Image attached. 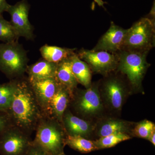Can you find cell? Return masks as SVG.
Wrapping results in <instances>:
<instances>
[{
  "mask_svg": "<svg viewBox=\"0 0 155 155\" xmlns=\"http://www.w3.org/2000/svg\"><path fill=\"white\" fill-rule=\"evenodd\" d=\"M11 124L31 136L44 116L28 78L17 79V85L7 113Z\"/></svg>",
  "mask_w": 155,
  "mask_h": 155,
  "instance_id": "1",
  "label": "cell"
},
{
  "mask_svg": "<svg viewBox=\"0 0 155 155\" xmlns=\"http://www.w3.org/2000/svg\"><path fill=\"white\" fill-rule=\"evenodd\" d=\"M32 140L51 155L63 152L67 134L63 125L55 119L44 116L36 127Z\"/></svg>",
  "mask_w": 155,
  "mask_h": 155,
  "instance_id": "2",
  "label": "cell"
},
{
  "mask_svg": "<svg viewBox=\"0 0 155 155\" xmlns=\"http://www.w3.org/2000/svg\"><path fill=\"white\" fill-rule=\"evenodd\" d=\"M28 61L27 52L18 41L0 44V71L10 80L24 77Z\"/></svg>",
  "mask_w": 155,
  "mask_h": 155,
  "instance_id": "3",
  "label": "cell"
},
{
  "mask_svg": "<svg viewBox=\"0 0 155 155\" xmlns=\"http://www.w3.org/2000/svg\"><path fill=\"white\" fill-rule=\"evenodd\" d=\"M147 52L122 50L116 53L118 57L117 70L127 78L129 85L139 89L147 70L150 66L147 60Z\"/></svg>",
  "mask_w": 155,
  "mask_h": 155,
  "instance_id": "4",
  "label": "cell"
},
{
  "mask_svg": "<svg viewBox=\"0 0 155 155\" xmlns=\"http://www.w3.org/2000/svg\"><path fill=\"white\" fill-rule=\"evenodd\" d=\"M75 113L83 118H92L102 114L104 103L101 97L99 84H91L86 89L74 91L69 105Z\"/></svg>",
  "mask_w": 155,
  "mask_h": 155,
  "instance_id": "5",
  "label": "cell"
},
{
  "mask_svg": "<svg viewBox=\"0 0 155 155\" xmlns=\"http://www.w3.org/2000/svg\"><path fill=\"white\" fill-rule=\"evenodd\" d=\"M155 23L143 17L128 28L122 50L147 52L155 46Z\"/></svg>",
  "mask_w": 155,
  "mask_h": 155,
  "instance_id": "6",
  "label": "cell"
},
{
  "mask_svg": "<svg viewBox=\"0 0 155 155\" xmlns=\"http://www.w3.org/2000/svg\"><path fill=\"white\" fill-rule=\"evenodd\" d=\"M101 97L106 105L115 111L121 110L128 93L126 83L119 75L112 73L99 83Z\"/></svg>",
  "mask_w": 155,
  "mask_h": 155,
  "instance_id": "7",
  "label": "cell"
},
{
  "mask_svg": "<svg viewBox=\"0 0 155 155\" xmlns=\"http://www.w3.org/2000/svg\"><path fill=\"white\" fill-rule=\"evenodd\" d=\"M32 141L30 135L10 125L0 133V155H26Z\"/></svg>",
  "mask_w": 155,
  "mask_h": 155,
  "instance_id": "8",
  "label": "cell"
},
{
  "mask_svg": "<svg viewBox=\"0 0 155 155\" xmlns=\"http://www.w3.org/2000/svg\"><path fill=\"white\" fill-rule=\"evenodd\" d=\"M76 53L81 60L86 63L91 70L95 73L106 76L117 69L118 57L116 54L83 48Z\"/></svg>",
  "mask_w": 155,
  "mask_h": 155,
  "instance_id": "9",
  "label": "cell"
},
{
  "mask_svg": "<svg viewBox=\"0 0 155 155\" xmlns=\"http://www.w3.org/2000/svg\"><path fill=\"white\" fill-rule=\"evenodd\" d=\"M30 6L26 0H22L14 5H9L6 12L11 16V22L17 37L32 40L34 27L28 19Z\"/></svg>",
  "mask_w": 155,
  "mask_h": 155,
  "instance_id": "10",
  "label": "cell"
},
{
  "mask_svg": "<svg viewBox=\"0 0 155 155\" xmlns=\"http://www.w3.org/2000/svg\"><path fill=\"white\" fill-rule=\"evenodd\" d=\"M128 29H124L111 22L110 26L92 50L105 51L113 54L122 50Z\"/></svg>",
  "mask_w": 155,
  "mask_h": 155,
  "instance_id": "11",
  "label": "cell"
},
{
  "mask_svg": "<svg viewBox=\"0 0 155 155\" xmlns=\"http://www.w3.org/2000/svg\"><path fill=\"white\" fill-rule=\"evenodd\" d=\"M27 78L39 104L45 114L48 104L58 90L60 84L55 78L41 79Z\"/></svg>",
  "mask_w": 155,
  "mask_h": 155,
  "instance_id": "12",
  "label": "cell"
},
{
  "mask_svg": "<svg viewBox=\"0 0 155 155\" xmlns=\"http://www.w3.org/2000/svg\"><path fill=\"white\" fill-rule=\"evenodd\" d=\"M72 96L67 89L60 84L48 104L45 116L55 119L62 124L63 115L69 105Z\"/></svg>",
  "mask_w": 155,
  "mask_h": 155,
  "instance_id": "13",
  "label": "cell"
},
{
  "mask_svg": "<svg viewBox=\"0 0 155 155\" xmlns=\"http://www.w3.org/2000/svg\"><path fill=\"white\" fill-rule=\"evenodd\" d=\"M62 124L67 135L86 137L91 134L93 127L88 121L74 115L67 108L62 118Z\"/></svg>",
  "mask_w": 155,
  "mask_h": 155,
  "instance_id": "14",
  "label": "cell"
},
{
  "mask_svg": "<svg viewBox=\"0 0 155 155\" xmlns=\"http://www.w3.org/2000/svg\"><path fill=\"white\" fill-rule=\"evenodd\" d=\"M131 125L130 122L121 119L107 118L98 122L96 131L100 137L115 133L127 134L131 129Z\"/></svg>",
  "mask_w": 155,
  "mask_h": 155,
  "instance_id": "15",
  "label": "cell"
},
{
  "mask_svg": "<svg viewBox=\"0 0 155 155\" xmlns=\"http://www.w3.org/2000/svg\"><path fill=\"white\" fill-rule=\"evenodd\" d=\"M70 58L58 64L55 78L73 95L78 82L72 71Z\"/></svg>",
  "mask_w": 155,
  "mask_h": 155,
  "instance_id": "16",
  "label": "cell"
},
{
  "mask_svg": "<svg viewBox=\"0 0 155 155\" xmlns=\"http://www.w3.org/2000/svg\"><path fill=\"white\" fill-rule=\"evenodd\" d=\"M58 64L51 63L42 59L27 67L26 73L29 78H55Z\"/></svg>",
  "mask_w": 155,
  "mask_h": 155,
  "instance_id": "17",
  "label": "cell"
},
{
  "mask_svg": "<svg viewBox=\"0 0 155 155\" xmlns=\"http://www.w3.org/2000/svg\"><path fill=\"white\" fill-rule=\"evenodd\" d=\"M71 68L78 83L88 88L91 84V71L88 65L81 60L75 52L70 58Z\"/></svg>",
  "mask_w": 155,
  "mask_h": 155,
  "instance_id": "18",
  "label": "cell"
},
{
  "mask_svg": "<svg viewBox=\"0 0 155 155\" xmlns=\"http://www.w3.org/2000/svg\"><path fill=\"white\" fill-rule=\"evenodd\" d=\"M76 48H68L45 45L41 47L39 51L43 59L58 64L70 58L76 52Z\"/></svg>",
  "mask_w": 155,
  "mask_h": 155,
  "instance_id": "19",
  "label": "cell"
},
{
  "mask_svg": "<svg viewBox=\"0 0 155 155\" xmlns=\"http://www.w3.org/2000/svg\"><path fill=\"white\" fill-rule=\"evenodd\" d=\"M17 79L0 84V112L7 114L13 100Z\"/></svg>",
  "mask_w": 155,
  "mask_h": 155,
  "instance_id": "20",
  "label": "cell"
},
{
  "mask_svg": "<svg viewBox=\"0 0 155 155\" xmlns=\"http://www.w3.org/2000/svg\"><path fill=\"white\" fill-rule=\"evenodd\" d=\"M65 143L72 149L82 153H87L97 149L94 142L82 137L67 135Z\"/></svg>",
  "mask_w": 155,
  "mask_h": 155,
  "instance_id": "21",
  "label": "cell"
},
{
  "mask_svg": "<svg viewBox=\"0 0 155 155\" xmlns=\"http://www.w3.org/2000/svg\"><path fill=\"white\" fill-rule=\"evenodd\" d=\"M130 138V136L127 134L118 133L100 137L99 139L94 142L97 149H101L112 147L118 143Z\"/></svg>",
  "mask_w": 155,
  "mask_h": 155,
  "instance_id": "22",
  "label": "cell"
},
{
  "mask_svg": "<svg viewBox=\"0 0 155 155\" xmlns=\"http://www.w3.org/2000/svg\"><path fill=\"white\" fill-rule=\"evenodd\" d=\"M18 38L10 21L0 16V40L8 43L17 41Z\"/></svg>",
  "mask_w": 155,
  "mask_h": 155,
  "instance_id": "23",
  "label": "cell"
},
{
  "mask_svg": "<svg viewBox=\"0 0 155 155\" xmlns=\"http://www.w3.org/2000/svg\"><path fill=\"white\" fill-rule=\"evenodd\" d=\"M155 129V124L153 122L145 120L136 125L134 134L139 137L147 140Z\"/></svg>",
  "mask_w": 155,
  "mask_h": 155,
  "instance_id": "24",
  "label": "cell"
},
{
  "mask_svg": "<svg viewBox=\"0 0 155 155\" xmlns=\"http://www.w3.org/2000/svg\"><path fill=\"white\" fill-rule=\"evenodd\" d=\"M26 155H51L32 141V143Z\"/></svg>",
  "mask_w": 155,
  "mask_h": 155,
  "instance_id": "25",
  "label": "cell"
},
{
  "mask_svg": "<svg viewBox=\"0 0 155 155\" xmlns=\"http://www.w3.org/2000/svg\"><path fill=\"white\" fill-rule=\"evenodd\" d=\"M11 125V123L8 114L0 112V133Z\"/></svg>",
  "mask_w": 155,
  "mask_h": 155,
  "instance_id": "26",
  "label": "cell"
},
{
  "mask_svg": "<svg viewBox=\"0 0 155 155\" xmlns=\"http://www.w3.org/2000/svg\"><path fill=\"white\" fill-rule=\"evenodd\" d=\"M9 5L6 0H0V16L2 15L3 12L6 11Z\"/></svg>",
  "mask_w": 155,
  "mask_h": 155,
  "instance_id": "27",
  "label": "cell"
},
{
  "mask_svg": "<svg viewBox=\"0 0 155 155\" xmlns=\"http://www.w3.org/2000/svg\"><path fill=\"white\" fill-rule=\"evenodd\" d=\"M147 140H148L154 146L155 145V130L151 134Z\"/></svg>",
  "mask_w": 155,
  "mask_h": 155,
  "instance_id": "28",
  "label": "cell"
},
{
  "mask_svg": "<svg viewBox=\"0 0 155 155\" xmlns=\"http://www.w3.org/2000/svg\"><path fill=\"white\" fill-rule=\"evenodd\" d=\"M95 2L100 7H102L104 8V4H105V2L103 1L102 0H94Z\"/></svg>",
  "mask_w": 155,
  "mask_h": 155,
  "instance_id": "29",
  "label": "cell"
},
{
  "mask_svg": "<svg viewBox=\"0 0 155 155\" xmlns=\"http://www.w3.org/2000/svg\"><path fill=\"white\" fill-rule=\"evenodd\" d=\"M58 155H66L65 154V153H64V152H63L59 154H58Z\"/></svg>",
  "mask_w": 155,
  "mask_h": 155,
  "instance_id": "30",
  "label": "cell"
}]
</instances>
